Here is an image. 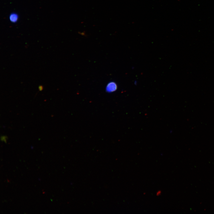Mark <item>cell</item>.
I'll use <instances>...</instances> for the list:
<instances>
[{
  "label": "cell",
  "mask_w": 214,
  "mask_h": 214,
  "mask_svg": "<svg viewBox=\"0 0 214 214\" xmlns=\"http://www.w3.org/2000/svg\"><path fill=\"white\" fill-rule=\"evenodd\" d=\"M161 193V192L160 191H158L157 193V195L158 196Z\"/></svg>",
  "instance_id": "4"
},
{
  "label": "cell",
  "mask_w": 214,
  "mask_h": 214,
  "mask_svg": "<svg viewBox=\"0 0 214 214\" xmlns=\"http://www.w3.org/2000/svg\"><path fill=\"white\" fill-rule=\"evenodd\" d=\"M117 85L114 82H111L108 84L106 87V91L108 92H112L116 90Z\"/></svg>",
  "instance_id": "1"
},
{
  "label": "cell",
  "mask_w": 214,
  "mask_h": 214,
  "mask_svg": "<svg viewBox=\"0 0 214 214\" xmlns=\"http://www.w3.org/2000/svg\"><path fill=\"white\" fill-rule=\"evenodd\" d=\"M7 138V137L6 136H2L1 137V140L2 141H4L6 142V139Z\"/></svg>",
  "instance_id": "3"
},
{
  "label": "cell",
  "mask_w": 214,
  "mask_h": 214,
  "mask_svg": "<svg viewBox=\"0 0 214 214\" xmlns=\"http://www.w3.org/2000/svg\"><path fill=\"white\" fill-rule=\"evenodd\" d=\"M9 18L10 22L13 23H15L18 21V16L17 14L13 12L10 14Z\"/></svg>",
  "instance_id": "2"
}]
</instances>
